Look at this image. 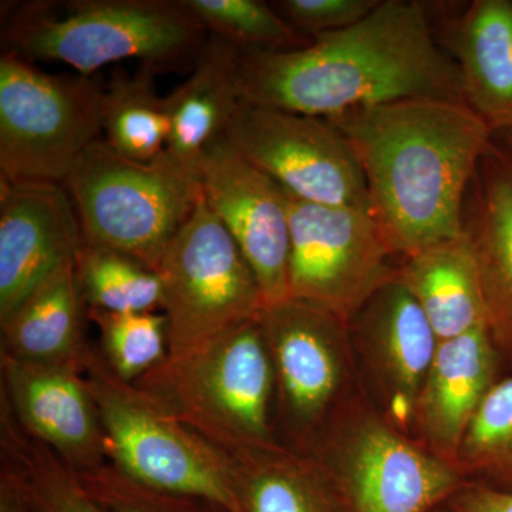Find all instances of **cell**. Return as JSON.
<instances>
[{
    "mask_svg": "<svg viewBox=\"0 0 512 512\" xmlns=\"http://www.w3.org/2000/svg\"><path fill=\"white\" fill-rule=\"evenodd\" d=\"M238 92L244 103L320 119L400 100L464 103L430 6L417 0H380L356 25L299 49L241 53Z\"/></svg>",
    "mask_w": 512,
    "mask_h": 512,
    "instance_id": "obj_1",
    "label": "cell"
},
{
    "mask_svg": "<svg viewBox=\"0 0 512 512\" xmlns=\"http://www.w3.org/2000/svg\"><path fill=\"white\" fill-rule=\"evenodd\" d=\"M329 120L355 151L369 214L404 259L464 232V205L493 131L463 101L410 99Z\"/></svg>",
    "mask_w": 512,
    "mask_h": 512,
    "instance_id": "obj_2",
    "label": "cell"
},
{
    "mask_svg": "<svg viewBox=\"0 0 512 512\" xmlns=\"http://www.w3.org/2000/svg\"><path fill=\"white\" fill-rule=\"evenodd\" d=\"M133 384L228 456L284 446L276 429L274 365L259 318L185 355L168 356Z\"/></svg>",
    "mask_w": 512,
    "mask_h": 512,
    "instance_id": "obj_3",
    "label": "cell"
},
{
    "mask_svg": "<svg viewBox=\"0 0 512 512\" xmlns=\"http://www.w3.org/2000/svg\"><path fill=\"white\" fill-rule=\"evenodd\" d=\"M208 32L183 0H74L29 3L3 26L5 52L49 60L94 76L137 59L158 72L194 62Z\"/></svg>",
    "mask_w": 512,
    "mask_h": 512,
    "instance_id": "obj_4",
    "label": "cell"
},
{
    "mask_svg": "<svg viewBox=\"0 0 512 512\" xmlns=\"http://www.w3.org/2000/svg\"><path fill=\"white\" fill-rule=\"evenodd\" d=\"M84 241L157 272L164 252L200 204V181L165 151L148 163L97 138L64 181Z\"/></svg>",
    "mask_w": 512,
    "mask_h": 512,
    "instance_id": "obj_5",
    "label": "cell"
},
{
    "mask_svg": "<svg viewBox=\"0 0 512 512\" xmlns=\"http://www.w3.org/2000/svg\"><path fill=\"white\" fill-rule=\"evenodd\" d=\"M275 373V417L284 446L311 454L340 414L366 396L348 323L288 298L259 315Z\"/></svg>",
    "mask_w": 512,
    "mask_h": 512,
    "instance_id": "obj_6",
    "label": "cell"
},
{
    "mask_svg": "<svg viewBox=\"0 0 512 512\" xmlns=\"http://www.w3.org/2000/svg\"><path fill=\"white\" fill-rule=\"evenodd\" d=\"M311 454L346 512H433L467 483L460 468L397 429L367 396L330 424Z\"/></svg>",
    "mask_w": 512,
    "mask_h": 512,
    "instance_id": "obj_7",
    "label": "cell"
},
{
    "mask_svg": "<svg viewBox=\"0 0 512 512\" xmlns=\"http://www.w3.org/2000/svg\"><path fill=\"white\" fill-rule=\"evenodd\" d=\"M84 377L99 409L111 466L158 490L237 511L228 454L114 375L99 349H93Z\"/></svg>",
    "mask_w": 512,
    "mask_h": 512,
    "instance_id": "obj_8",
    "label": "cell"
},
{
    "mask_svg": "<svg viewBox=\"0 0 512 512\" xmlns=\"http://www.w3.org/2000/svg\"><path fill=\"white\" fill-rule=\"evenodd\" d=\"M100 77L57 76L13 53L0 57V171L12 181L64 184L103 131Z\"/></svg>",
    "mask_w": 512,
    "mask_h": 512,
    "instance_id": "obj_9",
    "label": "cell"
},
{
    "mask_svg": "<svg viewBox=\"0 0 512 512\" xmlns=\"http://www.w3.org/2000/svg\"><path fill=\"white\" fill-rule=\"evenodd\" d=\"M167 319L168 356L200 348L258 319L264 296L234 238L201 197L157 269Z\"/></svg>",
    "mask_w": 512,
    "mask_h": 512,
    "instance_id": "obj_10",
    "label": "cell"
},
{
    "mask_svg": "<svg viewBox=\"0 0 512 512\" xmlns=\"http://www.w3.org/2000/svg\"><path fill=\"white\" fill-rule=\"evenodd\" d=\"M227 138L296 200L369 212L359 160L329 120L239 101Z\"/></svg>",
    "mask_w": 512,
    "mask_h": 512,
    "instance_id": "obj_11",
    "label": "cell"
},
{
    "mask_svg": "<svg viewBox=\"0 0 512 512\" xmlns=\"http://www.w3.org/2000/svg\"><path fill=\"white\" fill-rule=\"evenodd\" d=\"M289 215V298L348 323L377 289L393 281L394 256L369 212L289 195Z\"/></svg>",
    "mask_w": 512,
    "mask_h": 512,
    "instance_id": "obj_12",
    "label": "cell"
},
{
    "mask_svg": "<svg viewBox=\"0 0 512 512\" xmlns=\"http://www.w3.org/2000/svg\"><path fill=\"white\" fill-rule=\"evenodd\" d=\"M202 197L241 249L265 306L289 298V195L225 137L202 157Z\"/></svg>",
    "mask_w": 512,
    "mask_h": 512,
    "instance_id": "obj_13",
    "label": "cell"
},
{
    "mask_svg": "<svg viewBox=\"0 0 512 512\" xmlns=\"http://www.w3.org/2000/svg\"><path fill=\"white\" fill-rule=\"evenodd\" d=\"M348 329L366 396L409 434L414 404L439 346L429 319L393 279L363 303Z\"/></svg>",
    "mask_w": 512,
    "mask_h": 512,
    "instance_id": "obj_14",
    "label": "cell"
},
{
    "mask_svg": "<svg viewBox=\"0 0 512 512\" xmlns=\"http://www.w3.org/2000/svg\"><path fill=\"white\" fill-rule=\"evenodd\" d=\"M0 325L64 266L84 238L63 184L0 178Z\"/></svg>",
    "mask_w": 512,
    "mask_h": 512,
    "instance_id": "obj_15",
    "label": "cell"
},
{
    "mask_svg": "<svg viewBox=\"0 0 512 512\" xmlns=\"http://www.w3.org/2000/svg\"><path fill=\"white\" fill-rule=\"evenodd\" d=\"M2 396L20 429L76 473L109 463L99 409L84 373L22 362L0 353Z\"/></svg>",
    "mask_w": 512,
    "mask_h": 512,
    "instance_id": "obj_16",
    "label": "cell"
},
{
    "mask_svg": "<svg viewBox=\"0 0 512 512\" xmlns=\"http://www.w3.org/2000/svg\"><path fill=\"white\" fill-rule=\"evenodd\" d=\"M501 367L485 326L441 340L414 404L410 436L457 466L468 427L501 379Z\"/></svg>",
    "mask_w": 512,
    "mask_h": 512,
    "instance_id": "obj_17",
    "label": "cell"
},
{
    "mask_svg": "<svg viewBox=\"0 0 512 512\" xmlns=\"http://www.w3.org/2000/svg\"><path fill=\"white\" fill-rule=\"evenodd\" d=\"M463 224L480 274L485 328L512 369V158L495 138L468 188Z\"/></svg>",
    "mask_w": 512,
    "mask_h": 512,
    "instance_id": "obj_18",
    "label": "cell"
},
{
    "mask_svg": "<svg viewBox=\"0 0 512 512\" xmlns=\"http://www.w3.org/2000/svg\"><path fill=\"white\" fill-rule=\"evenodd\" d=\"M430 9L440 46L460 72L464 103L493 134L512 130V0H474L457 13Z\"/></svg>",
    "mask_w": 512,
    "mask_h": 512,
    "instance_id": "obj_19",
    "label": "cell"
},
{
    "mask_svg": "<svg viewBox=\"0 0 512 512\" xmlns=\"http://www.w3.org/2000/svg\"><path fill=\"white\" fill-rule=\"evenodd\" d=\"M239 56L220 37H208L187 82L167 96L171 131L165 151L195 177L205 153L227 137L241 101Z\"/></svg>",
    "mask_w": 512,
    "mask_h": 512,
    "instance_id": "obj_20",
    "label": "cell"
},
{
    "mask_svg": "<svg viewBox=\"0 0 512 512\" xmlns=\"http://www.w3.org/2000/svg\"><path fill=\"white\" fill-rule=\"evenodd\" d=\"M394 279L419 303L439 342L485 326L480 274L466 232L402 259Z\"/></svg>",
    "mask_w": 512,
    "mask_h": 512,
    "instance_id": "obj_21",
    "label": "cell"
},
{
    "mask_svg": "<svg viewBox=\"0 0 512 512\" xmlns=\"http://www.w3.org/2000/svg\"><path fill=\"white\" fill-rule=\"evenodd\" d=\"M76 261L64 266L2 323L0 353L22 362L72 366L84 373L93 346L83 329Z\"/></svg>",
    "mask_w": 512,
    "mask_h": 512,
    "instance_id": "obj_22",
    "label": "cell"
},
{
    "mask_svg": "<svg viewBox=\"0 0 512 512\" xmlns=\"http://www.w3.org/2000/svg\"><path fill=\"white\" fill-rule=\"evenodd\" d=\"M235 512H346L312 454L286 446L229 456Z\"/></svg>",
    "mask_w": 512,
    "mask_h": 512,
    "instance_id": "obj_23",
    "label": "cell"
},
{
    "mask_svg": "<svg viewBox=\"0 0 512 512\" xmlns=\"http://www.w3.org/2000/svg\"><path fill=\"white\" fill-rule=\"evenodd\" d=\"M154 67L116 69L104 87V140L121 156L148 163L165 153L171 123L167 97L157 90Z\"/></svg>",
    "mask_w": 512,
    "mask_h": 512,
    "instance_id": "obj_24",
    "label": "cell"
},
{
    "mask_svg": "<svg viewBox=\"0 0 512 512\" xmlns=\"http://www.w3.org/2000/svg\"><path fill=\"white\" fill-rule=\"evenodd\" d=\"M0 446L3 460L22 476L33 511L107 512L87 493L72 467L20 429L5 400L0 403Z\"/></svg>",
    "mask_w": 512,
    "mask_h": 512,
    "instance_id": "obj_25",
    "label": "cell"
},
{
    "mask_svg": "<svg viewBox=\"0 0 512 512\" xmlns=\"http://www.w3.org/2000/svg\"><path fill=\"white\" fill-rule=\"evenodd\" d=\"M74 266L87 309L127 313L161 308L157 272L130 256L84 241Z\"/></svg>",
    "mask_w": 512,
    "mask_h": 512,
    "instance_id": "obj_26",
    "label": "cell"
},
{
    "mask_svg": "<svg viewBox=\"0 0 512 512\" xmlns=\"http://www.w3.org/2000/svg\"><path fill=\"white\" fill-rule=\"evenodd\" d=\"M457 466L467 483L512 493V375L494 384L471 421Z\"/></svg>",
    "mask_w": 512,
    "mask_h": 512,
    "instance_id": "obj_27",
    "label": "cell"
},
{
    "mask_svg": "<svg viewBox=\"0 0 512 512\" xmlns=\"http://www.w3.org/2000/svg\"><path fill=\"white\" fill-rule=\"evenodd\" d=\"M210 36L220 37L241 53L275 52L308 46L288 20L261 0H183Z\"/></svg>",
    "mask_w": 512,
    "mask_h": 512,
    "instance_id": "obj_28",
    "label": "cell"
},
{
    "mask_svg": "<svg viewBox=\"0 0 512 512\" xmlns=\"http://www.w3.org/2000/svg\"><path fill=\"white\" fill-rule=\"evenodd\" d=\"M100 333V355L111 372L136 383L168 357V329L164 313L107 312L86 309Z\"/></svg>",
    "mask_w": 512,
    "mask_h": 512,
    "instance_id": "obj_29",
    "label": "cell"
},
{
    "mask_svg": "<svg viewBox=\"0 0 512 512\" xmlns=\"http://www.w3.org/2000/svg\"><path fill=\"white\" fill-rule=\"evenodd\" d=\"M77 474L107 512H202L201 500L140 483L110 463Z\"/></svg>",
    "mask_w": 512,
    "mask_h": 512,
    "instance_id": "obj_30",
    "label": "cell"
},
{
    "mask_svg": "<svg viewBox=\"0 0 512 512\" xmlns=\"http://www.w3.org/2000/svg\"><path fill=\"white\" fill-rule=\"evenodd\" d=\"M380 0H282L276 10L308 39L356 25L379 6Z\"/></svg>",
    "mask_w": 512,
    "mask_h": 512,
    "instance_id": "obj_31",
    "label": "cell"
},
{
    "mask_svg": "<svg viewBox=\"0 0 512 512\" xmlns=\"http://www.w3.org/2000/svg\"><path fill=\"white\" fill-rule=\"evenodd\" d=\"M446 505L453 512H512V493L466 483Z\"/></svg>",
    "mask_w": 512,
    "mask_h": 512,
    "instance_id": "obj_32",
    "label": "cell"
},
{
    "mask_svg": "<svg viewBox=\"0 0 512 512\" xmlns=\"http://www.w3.org/2000/svg\"><path fill=\"white\" fill-rule=\"evenodd\" d=\"M0 512H35L22 476L3 458L0 464Z\"/></svg>",
    "mask_w": 512,
    "mask_h": 512,
    "instance_id": "obj_33",
    "label": "cell"
},
{
    "mask_svg": "<svg viewBox=\"0 0 512 512\" xmlns=\"http://www.w3.org/2000/svg\"><path fill=\"white\" fill-rule=\"evenodd\" d=\"M494 138L512 158V130L501 131V133L494 134Z\"/></svg>",
    "mask_w": 512,
    "mask_h": 512,
    "instance_id": "obj_34",
    "label": "cell"
},
{
    "mask_svg": "<svg viewBox=\"0 0 512 512\" xmlns=\"http://www.w3.org/2000/svg\"><path fill=\"white\" fill-rule=\"evenodd\" d=\"M202 512H228L225 508L220 507L217 504L207 503V501H202Z\"/></svg>",
    "mask_w": 512,
    "mask_h": 512,
    "instance_id": "obj_35",
    "label": "cell"
},
{
    "mask_svg": "<svg viewBox=\"0 0 512 512\" xmlns=\"http://www.w3.org/2000/svg\"><path fill=\"white\" fill-rule=\"evenodd\" d=\"M433 512H453L450 510V508L447 507V505H443V507L437 508L436 511Z\"/></svg>",
    "mask_w": 512,
    "mask_h": 512,
    "instance_id": "obj_36",
    "label": "cell"
}]
</instances>
